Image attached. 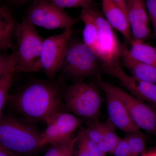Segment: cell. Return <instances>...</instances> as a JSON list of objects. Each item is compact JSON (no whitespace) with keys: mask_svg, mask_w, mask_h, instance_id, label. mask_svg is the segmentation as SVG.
<instances>
[{"mask_svg":"<svg viewBox=\"0 0 156 156\" xmlns=\"http://www.w3.org/2000/svg\"><path fill=\"white\" fill-rule=\"evenodd\" d=\"M63 89L53 81L34 80L9 99L14 108L29 122H46L59 112L66 110Z\"/></svg>","mask_w":156,"mask_h":156,"instance_id":"6da1fadb","label":"cell"},{"mask_svg":"<svg viewBox=\"0 0 156 156\" xmlns=\"http://www.w3.org/2000/svg\"><path fill=\"white\" fill-rule=\"evenodd\" d=\"M31 124L2 115L0 117V145L19 156L36 152L43 147L42 133Z\"/></svg>","mask_w":156,"mask_h":156,"instance_id":"7a4b0ae2","label":"cell"},{"mask_svg":"<svg viewBox=\"0 0 156 156\" xmlns=\"http://www.w3.org/2000/svg\"><path fill=\"white\" fill-rule=\"evenodd\" d=\"M16 31L17 43L14 51L15 72L30 73L41 70V53L44 39L26 17L17 24Z\"/></svg>","mask_w":156,"mask_h":156,"instance_id":"3957f363","label":"cell"},{"mask_svg":"<svg viewBox=\"0 0 156 156\" xmlns=\"http://www.w3.org/2000/svg\"><path fill=\"white\" fill-rule=\"evenodd\" d=\"M66 110L88 122L97 119L102 105V97L94 84L76 81L66 87L63 94Z\"/></svg>","mask_w":156,"mask_h":156,"instance_id":"277c9868","label":"cell"},{"mask_svg":"<svg viewBox=\"0 0 156 156\" xmlns=\"http://www.w3.org/2000/svg\"><path fill=\"white\" fill-rule=\"evenodd\" d=\"M71 38L65 52L60 70L76 82L97 75L101 71L102 63L99 58L83 42L73 41Z\"/></svg>","mask_w":156,"mask_h":156,"instance_id":"5b68a950","label":"cell"},{"mask_svg":"<svg viewBox=\"0 0 156 156\" xmlns=\"http://www.w3.org/2000/svg\"><path fill=\"white\" fill-rule=\"evenodd\" d=\"M98 83L103 91L113 94L122 101L133 122L140 129L156 135L155 109L108 82L99 79Z\"/></svg>","mask_w":156,"mask_h":156,"instance_id":"8992f818","label":"cell"},{"mask_svg":"<svg viewBox=\"0 0 156 156\" xmlns=\"http://www.w3.org/2000/svg\"><path fill=\"white\" fill-rule=\"evenodd\" d=\"M26 17L33 25L49 30L72 28L78 20L47 0H34Z\"/></svg>","mask_w":156,"mask_h":156,"instance_id":"52a82bcc","label":"cell"},{"mask_svg":"<svg viewBox=\"0 0 156 156\" xmlns=\"http://www.w3.org/2000/svg\"><path fill=\"white\" fill-rule=\"evenodd\" d=\"M73 33L72 27L44 40L41 53V68L49 80L53 81L60 70L65 52Z\"/></svg>","mask_w":156,"mask_h":156,"instance_id":"ba28073f","label":"cell"},{"mask_svg":"<svg viewBox=\"0 0 156 156\" xmlns=\"http://www.w3.org/2000/svg\"><path fill=\"white\" fill-rule=\"evenodd\" d=\"M93 15L98 30V41L93 50L102 66L119 64L121 46L113 28L98 11L93 9Z\"/></svg>","mask_w":156,"mask_h":156,"instance_id":"9c48e42d","label":"cell"},{"mask_svg":"<svg viewBox=\"0 0 156 156\" xmlns=\"http://www.w3.org/2000/svg\"><path fill=\"white\" fill-rule=\"evenodd\" d=\"M84 120L65 111L56 113L46 122L47 128L42 133V146L68 142Z\"/></svg>","mask_w":156,"mask_h":156,"instance_id":"30bf717a","label":"cell"},{"mask_svg":"<svg viewBox=\"0 0 156 156\" xmlns=\"http://www.w3.org/2000/svg\"><path fill=\"white\" fill-rule=\"evenodd\" d=\"M101 72L116 78L136 98L156 108V85L138 80L128 75L119 64L102 66Z\"/></svg>","mask_w":156,"mask_h":156,"instance_id":"8fae6325","label":"cell"},{"mask_svg":"<svg viewBox=\"0 0 156 156\" xmlns=\"http://www.w3.org/2000/svg\"><path fill=\"white\" fill-rule=\"evenodd\" d=\"M104 92L106 97L108 119L115 127L126 134L140 131V129L133 122L122 101L110 92Z\"/></svg>","mask_w":156,"mask_h":156,"instance_id":"7c38bea8","label":"cell"},{"mask_svg":"<svg viewBox=\"0 0 156 156\" xmlns=\"http://www.w3.org/2000/svg\"><path fill=\"white\" fill-rule=\"evenodd\" d=\"M104 18L109 24L122 35L125 41H132L130 25L127 15L113 0H101Z\"/></svg>","mask_w":156,"mask_h":156,"instance_id":"4fadbf2b","label":"cell"},{"mask_svg":"<svg viewBox=\"0 0 156 156\" xmlns=\"http://www.w3.org/2000/svg\"><path fill=\"white\" fill-rule=\"evenodd\" d=\"M120 58L132 77L156 85V67L133 59L129 55L128 48L122 44Z\"/></svg>","mask_w":156,"mask_h":156,"instance_id":"5bb4252c","label":"cell"},{"mask_svg":"<svg viewBox=\"0 0 156 156\" xmlns=\"http://www.w3.org/2000/svg\"><path fill=\"white\" fill-rule=\"evenodd\" d=\"M93 9H82L79 17L84 24L83 31V42L93 51L97 44L98 37V30L93 15Z\"/></svg>","mask_w":156,"mask_h":156,"instance_id":"9a60e30c","label":"cell"},{"mask_svg":"<svg viewBox=\"0 0 156 156\" xmlns=\"http://www.w3.org/2000/svg\"><path fill=\"white\" fill-rule=\"evenodd\" d=\"M130 45L128 53L133 59L156 67V47L137 40H132Z\"/></svg>","mask_w":156,"mask_h":156,"instance_id":"2e32d148","label":"cell"},{"mask_svg":"<svg viewBox=\"0 0 156 156\" xmlns=\"http://www.w3.org/2000/svg\"><path fill=\"white\" fill-rule=\"evenodd\" d=\"M126 7L129 25L136 23L150 25V21L144 0H126Z\"/></svg>","mask_w":156,"mask_h":156,"instance_id":"e0dca14e","label":"cell"},{"mask_svg":"<svg viewBox=\"0 0 156 156\" xmlns=\"http://www.w3.org/2000/svg\"><path fill=\"white\" fill-rule=\"evenodd\" d=\"M17 25L9 10L0 7V41L11 48H14L12 38Z\"/></svg>","mask_w":156,"mask_h":156,"instance_id":"ac0fdd59","label":"cell"},{"mask_svg":"<svg viewBox=\"0 0 156 156\" xmlns=\"http://www.w3.org/2000/svg\"><path fill=\"white\" fill-rule=\"evenodd\" d=\"M15 66L16 62L0 76V117L2 115L3 108L9 99V92L13 82Z\"/></svg>","mask_w":156,"mask_h":156,"instance_id":"d6986e66","label":"cell"},{"mask_svg":"<svg viewBox=\"0 0 156 156\" xmlns=\"http://www.w3.org/2000/svg\"><path fill=\"white\" fill-rule=\"evenodd\" d=\"M125 137L129 146L131 156H140L146 150V140L141 131L126 134Z\"/></svg>","mask_w":156,"mask_h":156,"instance_id":"ffe728a7","label":"cell"},{"mask_svg":"<svg viewBox=\"0 0 156 156\" xmlns=\"http://www.w3.org/2000/svg\"><path fill=\"white\" fill-rule=\"evenodd\" d=\"M116 128L108 119L103 122V131L101 140L108 146L110 154H112L121 139V137L118 136L117 134Z\"/></svg>","mask_w":156,"mask_h":156,"instance_id":"44dd1931","label":"cell"},{"mask_svg":"<svg viewBox=\"0 0 156 156\" xmlns=\"http://www.w3.org/2000/svg\"><path fill=\"white\" fill-rule=\"evenodd\" d=\"M77 143L83 146L88 151L90 156H106L98 148L97 144L89 139L85 131V128L81 126L78 131Z\"/></svg>","mask_w":156,"mask_h":156,"instance_id":"7402d4cb","label":"cell"},{"mask_svg":"<svg viewBox=\"0 0 156 156\" xmlns=\"http://www.w3.org/2000/svg\"><path fill=\"white\" fill-rule=\"evenodd\" d=\"M58 8L63 9L65 8L94 9V0H47Z\"/></svg>","mask_w":156,"mask_h":156,"instance_id":"603a6c76","label":"cell"},{"mask_svg":"<svg viewBox=\"0 0 156 156\" xmlns=\"http://www.w3.org/2000/svg\"><path fill=\"white\" fill-rule=\"evenodd\" d=\"M130 30L132 40L145 42L151 36L150 25L143 23L130 24Z\"/></svg>","mask_w":156,"mask_h":156,"instance_id":"cb8c5ba5","label":"cell"},{"mask_svg":"<svg viewBox=\"0 0 156 156\" xmlns=\"http://www.w3.org/2000/svg\"><path fill=\"white\" fill-rule=\"evenodd\" d=\"M88 126L85 128V131L88 137L97 144L101 140L103 131V122L98 119L88 122Z\"/></svg>","mask_w":156,"mask_h":156,"instance_id":"d4e9b609","label":"cell"},{"mask_svg":"<svg viewBox=\"0 0 156 156\" xmlns=\"http://www.w3.org/2000/svg\"><path fill=\"white\" fill-rule=\"evenodd\" d=\"M145 3L150 21L153 28L156 42V0H146Z\"/></svg>","mask_w":156,"mask_h":156,"instance_id":"484cf974","label":"cell"},{"mask_svg":"<svg viewBox=\"0 0 156 156\" xmlns=\"http://www.w3.org/2000/svg\"><path fill=\"white\" fill-rule=\"evenodd\" d=\"M16 62L14 52L10 54H0V76Z\"/></svg>","mask_w":156,"mask_h":156,"instance_id":"4316f807","label":"cell"},{"mask_svg":"<svg viewBox=\"0 0 156 156\" xmlns=\"http://www.w3.org/2000/svg\"><path fill=\"white\" fill-rule=\"evenodd\" d=\"M112 154L114 156H131L129 146L125 136L121 137Z\"/></svg>","mask_w":156,"mask_h":156,"instance_id":"83f0119b","label":"cell"},{"mask_svg":"<svg viewBox=\"0 0 156 156\" xmlns=\"http://www.w3.org/2000/svg\"><path fill=\"white\" fill-rule=\"evenodd\" d=\"M68 142L52 145V146L43 156H61L66 148Z\"/></svg>","mask_w":156,"mask_h":156,"instance_id":"f1b7e54d","label":"cell"},{"mask_svg":"<svg viewBox=\"0 0 156 156\" xmlns=\"http://www.w3.org/2000/svg\"><path fill=\"white\" fill-rule=\"evenodd\" d=\"M77 148L76 150L75 148L74 156H90L89 153L83 146L77 143Z\"/></svg>","mask_w":156,"mask_h":156,"instance_id":"f546056e","label":"cell"},{"mask_svg":"<svg viewBox=\"0 0 156 156\" xmlns=\"http://www.w3.org/2000/svg\"><path fill=\"white\" fill-rule=\"evenodd\" d=\"M0 156H19L11 152L0 145Z\"/></svg>","mask_w":156,"mask_h":156,"instance_id":"4dcf8cb0","label":"cell"},{"mask_svg":"<svg viewBox=\"0 0 156 156\" xmlns=\"http://www.w3.org/2000/svg\"><path fill=\"white\" fill-rule=\"evenodd\" d=\"M126 14V0H113Z\"/></svg>","mask_w":156,"mask_h":156,"instance_id":"1f68e13d","label":"cell"},{"mask_svg":"<svg viewBox=\"0 0 156 156\" xmlns=\"http://www.w3.org/2000/svg\"><path fill=\"white\" fill-rule=\"evenodd\" d=\"M140 156H156V148L146 151Z\"/></svg>","mask_w":156,"mask_h":156,"instance_id":"d6a6232c","label":"cell"},{"mask_svg":"<svg viewBox=\"0 0 156 156\" xmlns=\"http://www.w3.org/2000/svg\"><path fill=\"white\" fill-rule=\"evenodd\" d=\"M9 48H10L8 45L0 41V50H6Z\"/></svg>","mask_w":156,"mask_h":156,"instance_id":"836d02e7","label":"cell"},{"mask_svg":"<svg viewBox=\"0 0 156 156\" xmlns=\"http://www.w3.org/2000/svg\"><path fill=\"white\" fill-rule=\"evenodd\" d=\"M16 2H25L27 0H13Z\"/></svg>","mask_w":156,"mask_h":156,"instance_id":"e575fe53","label":"cell"}]
</instances>
